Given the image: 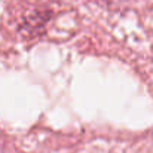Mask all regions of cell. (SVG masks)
I'll return each mask as SVG.
<instances>
[{
  "label": "cell",
  "mask_w": 153,
  "mask_h": 153,
  "mask_svg": "<svg viewBox=\"0 0 153 153\" xmlns=\"http://www.w3.org/2000/svg\"><path fill=\"white\" fill-rule=\"evenodd\" d=\"M52 13L48 9H34L33 12L27 13V16L21 22L19 30L25 36H40L45 31V27L49 22Z\"/></svg>",
  "instance_id": "1"
}]
</instances>
